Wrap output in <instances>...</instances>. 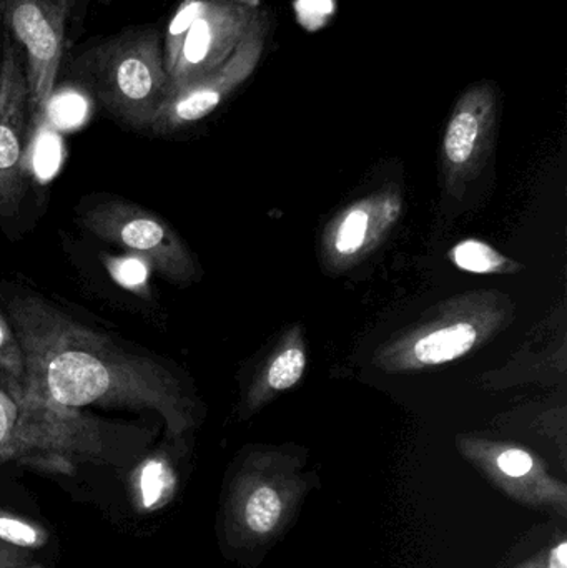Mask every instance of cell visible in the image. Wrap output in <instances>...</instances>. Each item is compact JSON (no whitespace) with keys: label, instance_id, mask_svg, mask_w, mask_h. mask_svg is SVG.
Instances as JSON below:
<instances>
[{"label":"cell","instance_id":"1","mask_svg":"<svg viewBox=\"0 0 567 568\" xmlns=\"http://www.w3.org/2000/svg\"><path fill=\"white\" fill-rule=\"evenodd\" d=\"M6 310L26 357L23 387L37 396L73 409L155 410L172 437L195 426V404L162 364L120 349L33 294H13Z\"/></svg>","mask_w":567,"mask_h":568},{"label":"cell","instance_id":"2","mask_svg":"<svg viewBox=\"0 0 567 568\" xmlns=\"http://www.w3.org/2000/svg\"><path fill=\"white\" fill-rule=\"evenodd\" d=\"M515 320L516 303L509 294L498 290L456 294L376 347L373 366L388 374L446 366L492 343Z\"/></svg>","mask_w":567,"mask_h":568},{"label":"cell","instance_id":"3","mask_svg":"<svg viewBox=\"0 0 567 568\" xmlns=\"http://www.w3.org/2000/svg\"><path fill=\"white\" fill-rule=\"evenodd\" d=\"M77 82L115 119L149 130L170 93L155 29H132L90 47L72 62Z\"/></svg>","mask_w":567,"mask_h":568},{"label":"cell","instance_id":"4","mask_svg":"<svg viewBox=\"0 0 567 568\" xmlns=\"http://www.w3.org/2000/svg\"><path fill=\"white\" fill-rule=\"evenodd\" d=\"M308 490L302 463L276 449L250 453L230 484L226 539L242 549L273 542L288 527Z\"/></svg>","mask_w":567,"mask_h":568},{"label":"cell","instance_id":"5","mask_svg":"<svg viewBox=\"0 0 567 568\" xmlns=\"http://www.w3.org/2000/svg\"><path fill=\"white\" fill-rule=\"evenodd\" d=\"M2 384L19 404L12 463L69 476L80 464L109 460L102 423L80 409L50 403L27 387Z\"/></svg>","mask_w":567,"mask_h":568},{"label":"cell","instance_id":"6","mask_svg":"<svg viewBox=\"0 0 567 568\" xmlns=\"http://www.w3.org/2000/svg\"><path fill=\"white\" fill-rule=\"evenodd\" d=\"M260 12L222 0H183L163 39L170 92L225 63Z\"/></svg>","mask_w":567,"mask_h":568},{"label":"cell","instance_id":"7","mask_svg":"<svg viewBox=\"0 0 567 568\" xmlns=\"http://www.w3.org/2000/svg\"><path fill=\"white\" fill-rule=\"evenodd\" d=\"M79 220L90 235L126 250L170 282L189 284L200 276L199 263L179 233L136 203L99 200L85 206Z\"/></svg>","mask_w":567,"mask_h":568},{"label":"cell","instance_id":"8","mask_svg":"<svg viewBox=\"0 0 567 568\" xmlns=\"http://www.w3.org/2000/svg\"><path fill=\"white\" fill-rule=\"evenodd\" d=\"M79 0H0V16L26 59L30 102L43 113L65 52L67 26Z\"/></svg>","mask_w":567,"mask_h":568},{"label":"cell","instance_id":"9","mask_svg":"<svg viewBox=\"0 0 567 568\" xmlns=\"http://www.w3.org/2000/svg\"><path fill=\"white\" fill-rule=\"evenodd\" d=\"M499 119V90L489 80L473 83L455 103L442 145L443 183L462 196L488 163Z\"/></svg>","mask_w":567,"mask_h":568},{"label":"cell","instance_id":"10","mask_svg":"<svg viewBox=\"0 0 567 568\" xmlns=\"http://www.w3.org/2000/svg\"><path fill=\"white\" fill-rule=\"evenodd\" d=\"M269 29V19L260 12L225 63L169 93L149 130L156 135H169L212 115L262 62Z\"/></svg>","mask_w":567,"mask_h":568},{"label":"cell","instance_id":"11","mask_svg":"<svg viewBox=\"0 0 567 568\" xmlns=\"http://www.w3.org/2000/svg\"><path fill=\"white\" fill-rule=\"evenodd\" d=\"M456 447L473 467L516 503L566 517V484L551 476L545 460L531 450L472 434H459Z\"/></svg>","mask_w":567,"mask_h":568},{"label":"cell","instance_id":"12","mask_svg":"<svg viewBox=\"0 0 567 568\" xmlns=\"http://www.w3.org/2000/svg\"><path fill=\"white\" fill-rule=\"evenodd\" d=\"M30 105L26 59L7 37L0 53V216L16 215L26 195L23 153Z\"/></svg>","mask_w":567,"mask_h":568},{"label":"cell","instance_id":"13","mask_svg":"<svg viewBox=\"0 0 567 568\" xmlns=\"http://www.w3.org/2000/svg\"><path fill=\"white\" fill-rule=\"evenodd\" d=\"M403 212V193L386 186L342 210L322 235V263L326 273H345L368 258L392 233Z\"/></svg>","mask_w":567,"mask_h":568},{"label":"cell","instance_id":"14","mask_svg":"<svg viewBox=\"0 0 567 568\" xmlns=\"http://www.w3.org/2000/svg\"><path fill=\"white\" fill-rule=\"evenodd\" d=\"M308 366L305 329L302 324L290 327L280 337L272 353L253 374L242 400L243 417L253 416L286 390L302 383Z\"/></svg>","mask_w":567,"mask_h":568},{"label":"cell","instance_id":"15","mask_svg":"<svg viewBox=\"0 0 567 568\" xmlns=\"http://www.w3.org/2000/svg\"><path fill=\"white\" fill-rule=\"evenodd\" d=\"M133 499L143 513L162 509L172 500L176 489V474L162 456L150 457L133 473Z\"/></svg>","mask_w":567,"mask_h":568},{"label":"cell","instance_id":"16","mask_svg":"<svg viewBox=\"0 0 567 568\" xmlns=\"http://www.w3.org/2000/svg\"><path fill=\"white\" fill-rule=\"evenodd\" d=\"M448 260L456 268L473 275H515L523 270L518 262H513L489 243L476 239L456 243L449 250Z\"/></svg>","mask_w":567,"mask_h":568},{"label":"cell","instance_id":"17","mask_svg":"<svg viewBox=\"0 0 567 568\" xmlns=\"http://www.w3.org/2000/svg\"><path fill=\"white\" fill-rule=\"evenodd\" d=\"M49 542L45 527L36 520L0 509V544L22 550H39Z\"/></svg>","mask_w":567,"mask_h":568},{"label":"cell","instance_id":"18","mask_svg":"<svg viewBox=\"0 0 567 568\" xmlns=\"http://www.w3.org/2000/svg\"><path fill=\"white\" fill-rule=\"evenodd\" d=\"M0 381L26 386V357L6 314L0 313Z\"/></svg>","mask_w":567,"mask_h":568},{"label":"cell","instance_id":"19","mask_svg":"<svg viewBox=\"0 0 567 568\" xmlns=\"http://www.w3.org/2000/svg\"><path fill=\"white\" fill-rule=\"evenodd\" d=\"M17 416L19 404L0 381V467L12 463Z\"/></svg>","mask_w":567,"mask_h":568},{"label":"cell","instance_id":"20","mask_svg":"<svg viewBox=\"0 0 567 568\" xmlns=\"http://www.w3.org/2000/svg\"><path fill=\"white\" fill-rule=\"evenodd\" d=\"M117 260V262L112 263V273L117 276L120 283L125 284V286H143V283L146 282V268L140 270V272L133 273V270L139 268L140 265H143V260Z\"/></svg>","mask_w":567,"mask_h":568},{"label":"cell","instance_id":"21","mask_svg":"<svg viewBox=\"0 0 567 568\" xmlns=\"http://www.w3.org/2000/svg\"><path fill=\"white\" fill-rule=\"evenodd\" d=\"M32 564L29 550L0 544V568H26Z\"/></svg>","mask_w":567,"mask_h":568},{"label":"cell","instance_id":"22","mask_svg":"<svg viewBox=\"0 0 567 568\" xmlns=\"http://www.w3.org/2000/svg\"><path fill=\"white\" fill-rule=\"evenodd\" d=\"M546 568H567V542L561 540L546 556Z\"/></svg>","mask_w":567,"mask_h":568},{"label":"cell","instance_id":"23","mask_svg":"<svg viewBox=\"0 0 567 568\" xmlns=\"http://www.w3.org/2000/svg\"><path fill=\"white\" fill-rule=\"evenodd\" d=\"M518 568H546V554L536 557V559L529 560V562L523 564Z\"/></svg>","mask_w":567,"mask_h":568},{"label":"cell","instance_id":"24","mask_svg":"<svg viewBox=\"0 0 567 568\" xmlns=\"http://www.w3.org/2000/svg\"><path fill=\"white\" fill-rule=\"evenodd\" d=\"M222 2L236 3V6L252 7V9H259L262 0H222Z\"/></svg>","mask_w":567,"mask_h":568},{"label":"cell","instance_id":"25","mask_svg":"<svg viewBox=\"0 0 567 568\" xmlns=\"http://www.w3.org/2000/svg\"><path fill=\"white\" fill-rule=\"evenodd\" d=\"M26 568H43L42 566H39V564H30L29 567Z\"/></svg>","mask_w":567,"mask_h":568}]
</instances>
